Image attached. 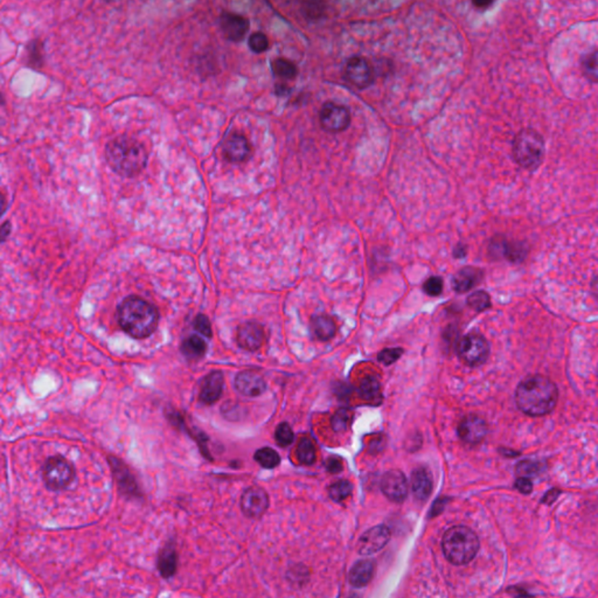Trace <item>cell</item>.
<instances>
[{"label": "cell", "mask_w": 598, "mask_h": 598, "mask_svg": "<svg viewBox=\"0 0 598 598\" xmlns=\"http://www.w3.org/2000/svg\"><path fill=\"white\" fill-rule=\"evenodd\" d=\"M241 511L250 519H258L267 512L269 507V496L260 486H251L241 496Z\"/></svg>", "instance_id": "obj_10"}, {"label": "cell", "mask_w": 598, "mask_h": 598, "mask_svg": "<svg viewBox=\"0 0 598 598\" xmlns=\"http://www.w3.org/2000/svg\"><path fill=\"white\" fill-rule=\"evenodd\" d=\"M118 323L127 335L135 339L149 338L159 324V312L150 301L129 296L118 306Z\"/></svg>", "instance_id": "obj_3"}, {"label": "cell", "mask_w": 598, "mask_h": 598, "mask_svg": "<svg viewBox=\"0 0 598 598\" xmlns=\"http://www.w3.org/2000/svg\"><path fill=\"white\" fill-rule=\"evenodd\" d=\"M592 297L595 298V301L598 303V274L592 280Z\"/></svg>", "instance_id": "obj_45"}, {"label": "cell", "mask_w": 598, "mask_h": 598, "mask_svg": "<svg viewBox=\"0 0 598 598\" xmlns=\"http://www.w3.org/2000/svg\"><path fill=\"white\" fill-rule=\"evenodd\" d=\"M442 548L448 561L456 566H463L471 562L478 553V537L468 527H451L445 532Z\"/></svg>", "instance_id": "obj_4"}, {"label": "cell", "mask_w": 598, "mask_h": 598, "mask_svg": "<svg viewBox=\"0 0 598 598\" xmlns=\"http://www.w3.org/2000/svg\"><path fill=\"white\" fill-rule=\"evenodd\" d=\"M75 477L74 465L63 456H51L42 465V480L46 487L54 492L68 489L75 480Z\"/></svg>", "instance_id": "obj_6"}, {"label": "cell", "mask_w": 598, "mask_h": 598, "mask_svg": "<svg viewBox=\"0 0 598 598\" xmlns=\"http://www.w3.org/2000/svg\"><path fill=\"white\" fill-rule=\"evenodd\" d=\"M468 305L475 311L482 312L491 306V298L485 291H475L468 297Z\"/></svg>", "instance_id": "obj_32"}, {"label": "cell", "mask_w": 598, "mask_h": 598, "mask_svg": "<svg viewBox=\"0 0 598 598\" xmlns=\"http://www.w3.org/2000/svg\"><path fill=\"white\" fill-rule=\"evenodd\" d=\"M459 437L468 444H478L487 435L485 421L475 415H470L461 420L459 425Z\"/></svg>", "instance_id": "obj_18"}, {"label": "cell", "mask_w": 598, "mask_h": 598, "mask_svg": "<svg viewBox=\"0 0 598 598\" xmlns=\"http://www.w3.org/2000/svg\"><path fill=\"white\" fill-rule=\"evenodd\" d=\"M513 154L521 168L530 171L537 170L544 161V138L532 129L520 131L513 142Z\"/></svg>", "instance_id": "obj_5"}, {"label": "cell", "mask_w": 598, "mask_h": 598, "mask_svg": "<svg viewBox=\"0 0 598 598\" xmlns=\"http://www.w3.org/2000/svg\"><path fill=\"white\" fill-rule=\"evenodd\" d=\"M454 255H455L456 258H461V257L464 256L465 255V247L463 246H457L454 250Z\"/></svg>", "instance_id": "obj_47"}, {"label": "cell", "mask_w": 598, "mask_h": 598, "mask_svg": "<svg viewBox=\"0 0 598 598\" xmlns=\"http://www.w3.org/2000/svg\"><path fill=\"white\" fill-rule=\"evenodd\" d=\"M223 152L226 161L239 164L249 158L251 149L249 142L243 135L232 134L225 140Z\"/></svg>", "instance_id": "obj_19"}, {"label": "cell", "mask_w": 598, "mask_h": 598, "mask_svg": "<svg viewBox=\"0 0 598 598\" xmlns=\"http://www.w3.org/2000/svg\"><path fill=\"white\" fill-rule=\"evenodd\" d=\"M390 540V530L386 526L373 527L360 537L358 551L361 555H370L381 551Z\"/></svg>", "instance_id": "obj_17"}, {"label": "cell", "mask_w": 598, "mask_h": 598, "mask_svg": "<svg viewBox=\"0 0 598 598\" xmlns=\"http://www.w3.org/2000/svg\"><path fill=\"white\" fill-rule=\"evenodd\" d=\"M540 470L539 465L535 464L533 461H521L516 466V473L519 477H527V475H533ZM528 478V477H527Z\"/></svg>", "instance_id": "obj_41"}, {"label": "cell", "mask_w": 598, "mask_h": 598, "mask_svg": "<svg viewBox=\"0 0 598 598\" xmlns=\"http://www.w3.org/2000/svg\"><path fill=\"white\" fill-rule=\"evenodd\" d=\"M457 353L461 361L468 366H480L489 358V342L482 335L471 333L459 340Z\"/></svg>", "instance_id": "obj_7"}, {"label": "cell", "mask_w": 598, "mask_h": 598, "mask_svg": "<svg viewBox=\"0 0 598 598\" xmlns=\"http://www.w3.org/2000/svg\"><path fill=\"white\" fill-rule=\"evenodd\" d=\"M319 120L323 129L328 132H342L351 124V113L346 106L328 102L323 106Z\"/></svg>", "instance_id": "obj_9"}, {"label": "cell", "mask_w": 598, "mask_h": 598, "mask_svg": "<svg viewBox=\"0 0 598 598\" xmlns=\"http://www.w3.org/2000/svg\"><path fill=\"white\" fill-rule=\"evenodd\" d=\"M297 459L301 464L311 465L316 461V448L310 438H301L298 443Z\"/></svg>", "instance_id": "obj_30"}, {"label": "cell", "mask_w": 598, "mask_h": 598, "mask_svg": "<svg viewBox=\"0 0 598 598\" xmlns=\"http://www.w3.org/2000/svg\"><path fill=\"white\" fill-rule=\"evenodd\" d=\"M225 388V375L221 370H212L202 379L198 400L202 406H213L221 399Z\"/></svg>", "instance_id": "obj_13"}, {"label": "cell", "mask_w": 598, "mask_h": 598, "mask_svg": "<svg viewBox=\"0 0 598 598\" xmlns=\"http://www.w3.org/2000/svg\"><path fill=\"white\" fill-rule=\"evenodd\" d=\"M482 271L478 268L465 267L456 273L452 278V287L456 292L464 294L471 290L482 280Z\"/></svg>", "instance_id": "obj_21"}, {"label": "cell", "mask_w": 598, "mask_h": 598, "mask_svg": "<svg viewBox=\"0 0 598 598\" xmlns=\"http://www.w3.org/2000/svg\"><path fill=\"white\" fill-rule=\"evenodd\" d=\"M360 394H361V397L365 400H378L380 397L379 381L375 378H373V376H368L360 385Z\"/></svg>", "instance_id": "obj_33"}, {"label": "cell", "mask_w": 598, "mask_h": 598, "mask_svg": "<svg viewBox=\"0 0 598 598\" xmlns=\"http://www.w3.org/2000/svg\"><path fill=\"white\" fill-rule=\"evenodd\" d=\"M411 491L418 502H425L432 492V478L427 468H416L411 475Z\"/></svg>", "instance_id": "obj_22"}, {"label": "cell", "mask_w": 598, "mask_h": 598, "mask_svg": "<svg viewBox=\"0 0 598 598\" xmlns=\"http://www.w3.org/2000/svg\"><path fill=\"white\" fill-rule=\"evenodd\" d=\"M182 356L191 361H197L206 356L207 353V344L205 340L197 335H192L185 339L180 346Z\"/></svg>", "instance_id": "obj_24"}, {"label": "cell", "mask_w": 598, "mask_h": 598, "mask_svg": "<svg viewBox=\"0 0 598 598\" xmlns=\"http://www.w3.org/2000/svg\"><path fill=\"white\" fill-rule=\"evenodd\" d=\"M110 470L113 473V480L116 482L117 489L120 494L129 499H139L142 497L137 479L131 472L130 468L123 461L117 459L116 456H109Z\"/></svg>", "instance_id": "obj_8"}, {"label": "cell", "mask_w": 598, "mask_h": 598, "mask_svg": "<svg viewBox=\"0 0 598 598\" xmlns=\"http://www.w3.org/2000/svg\"><path fill=\"white\" fill-rule=\"evenodd\" d=\"M106 159L115 173L134 178L147 168L149 154L147 147L136 138L118 136L106 144Z\"/></svg>", "instance_id": "obj_2"}, {"label": "cell", "mask_w": 598, "mask_h": 598, "mask_svg": "<svg viewBox=\"0 0 598 598\" xmlns=\"http://www.w3.org/2000/svg\"><path fill=\"white\" fill-rule=\"evenodd\" d=\"M178 552L173 542H168L161 548L157 557V571L165 580L172 578L178 571Z\"/></svg>", "instance_id": "obj_20"}, {"label": "cell", "mask_w": 598, "mask_h": 598, "mask_svg": "<svg viewBox=\"0 0 598 598\" xmlns=\"http://www.w3.org/2000/svg\"><path fill=\"white\" fill-rule=\"evenodd\" d=\"M582 72L585 79L592 83H598V49L589 51L581 62Z\"/></svg>", "instance_id": "obj_27"}, {"label": "cell", "mask_w": 598, "mask_h": 598, "mask_svg": "<svg viewBox=\"0 0 598 598\" xmlns=\"http://www.w3.org/2000/svg\"><path fill=\"white\" fill-rule=\"evenodd\" d=\"M346 77L358 89L368 88L374 82L372 66L363 56H352L346 63Z\"/></svg>", "instance_id": "obj_11"}, {"label": "cell", "mask_w": 598, "mask_h": 598, "mask_svg": "<svg viewBox=\"0 0 598 598\" xmlns=\"http://www.w3.org/2000/svg\"><path fill=\"white\" fill-rule=\"evenodd\" d=\"M193 328H194L195 331L200 333L202 337H206V338H212V324L209 322V319L207 316L202 315V313L197 316L194 318V322H193Z\"/></svg>", "instance_id": "obj_38"}, {"label": "cell", "mask_w": 598, "mask_h": 598, "mask_svg": "<svg viewBox=\"0 0 598 598\" xmlns=\"http://www.w3.org/2000/svg\"><path fill=\"white\" fill-rule=\"evenodd\" d=\"M275 438H276L277 444L282 448L292 444L294 436L290 425L287 423H280L275 431Z\"/></svg>", "instance_id": "obj_36"}, {"label": "cell", "mask_w": 598, "mask_h": 598, "mask_svg": "<svg viewBox=\"0 0 598 598\" xmlns=\"http://www.w3.org/2000/svg\"><path fill=\"white\" fill-rule=\"evenodd\" d=\"M248 46H249L250 51L256 53V54H261V53L268 51L269 39L262 32H255L248 39Z\"/></svg>", "instance_id": "obj_35"}, {"label": "cell", "mask_w": 598, "mask_h": 598, "mask_svg": "<svg viewBox=\"0 0 598 598\" xmlns=\"http://www.w3.org/2000/svg\"><path fill=\"white\" fill-rule=\"evenodd\" d=\"M402 353H404V349H383L382 352L379 353L378 359H379L380 363H382L383 365L390 366V365H392V363H394L395 361L400 359V356H402Z\"/></svg>", "instance_id": "obj_40"}, {"label": "cell", "mask_w": 598, "mask_h": 598, "mask_svg": "<svg viewBox=\"0 0 598 598\" xmlns=\"http://www.w3.org/2000/svg\"><path fill=\"white\" fill-rule=\"evenodd\" d=\"M104 1H106V3H109V1H113V0H104Z\"/></svg>", "instance_id": "obj_48"}, {"label": "cell", "mask_w": 598, "mask_h": 598, "mask_svg": "<svg viewBox=\"0 0 598 598\" xmlns=\"http://www.w3.org/2000/svg\"><path fill=\"white\" fill-rule=\"evenodd\" d=\"M311 331L318 340L328 342L335 337L337 332L335 319L326 315L315 316L311 319Z\"/></svg>", "instance_id": "obj_23"}, {"label": "cell", "mask_w": 598, "mask_h": 598, "mask_svg": "<svg viewBox=\"0 0 598 598\" xmlns=\"http://www.w3.org/2000/svg\"><path fill=\"white\" fill-rule=\"evenodd\" d=\"M423 290L430 297L440 296L442 294V291H443V280H442L441 277L436 276L428 278L425 280V283L423 284Z\"/></svg>", "instance_id": "obj_39"}, {"label": "cell", "mask_w": 598, "mask_h": 598, "mask_svg": "<svg viewBox=\"0 0 598 598\" xmlns=\"http://www.w3.org/2000/svg\"><path fill=\"white\" fill-rule=\"evenodd\" d=\"M353 486L349 480H339L330 486V498L335 503H342L352 494Z\"/></svg>", "instance_id": "obj_31"}, {"label": "cell", "mask_w": 598, "mask_h": 598, "mask_svg": "<svg viewBox=\"0 0 598 598\" xmlns=\"http://www.w3.org/2000/svg\"><path fill=\"white\" fill-rule=\"evenodd\" d=\"M11 232V223H5L1 227V239L5 241L6 239L7 236L10 235Z\"/></svg>", "instance_id": "obj_46"}, {"label": "cell", "mask_w": 598, "mask_h": 598, "mask_svg": "<svg viewBox=\"0 0 598 598\" xmlns=\"http://www.w3.org/2000/svg\"><path fill=\"white\" fill-rule=\"evenodd\" d=\"M516 489L523 494H530L533 491V484L527 477H519L516 479Z\"/></svg>", "instance_id": "obj_42"}, {"label": "cell", "mask_w": 598, "mask_h": 598, "mask_svg": "<svg viewBox=\"0 0 598 598\" xmlns=\"http://www.w3.org/2000/svg\"><path fill=\"white\" fill-rule=\"evenodd\" d=\"M493 3H494V0H472L473 6L482 11L490 8V7L492 6Z\"/></svg>", "instance_id": "obj_44"}, {"label": "cell", "mask_w": 598, "mask_h": 598, "mask_svg": "<svg viewBox=\"0 0 598 598\" xmlns=\"http://www.w3.org/2000/svg\"><path fill=\"white\" fill-rule=\"evenodd\" d=\"M27 65L33 68H42L44 66V45L39 39H35L26 47Z\"/></svg>", "instance_id": "obj_28"}, {"label": "cell", "mask_w": 598, "mask_h": 598, "mask_svg": "<svg viewBox=\"0 0 598 598\" xmlns=\"http://www.w3.org/2000/svg\"><path fill=\"white\" fill-rule=\"evenodd\" d=\"M254 459L264 468H274L280 463L278 452L271 448H261L255 452Z\"/></svg>", "instance_id": "obj_29"}, {"label": "cell", "mask_w": 598, "mask_h": 598, "mask_svg": "<svg viewBox=\"0 0 598 598\" xmlns=\"http://www.w3.org/2000/svg\"><path fill=\"white\" fill-rule=\"evenodd\" d=\"M234 387L244 397H257L267 390V382L263 376L254 370H242L235 376Z\"/></svg>", "instance_id": "obj_16"}, {"label": "cell", "mask_w": 598, "mask_h": 598, "mask_svg": "<svg viewBox=\"0 0 598 598\" xmlns=\"http://www.w3.org/2000/svg\"><path fill=\"white\" fill-rule=\"evenodd\" d=\"M271 69H273L275 75L284 80L294 79L298 74L297 66L284 58H277L273 60Z\"/></svg>", "instance_id": "obj_26"}, {"label": "cell", "mask_w": 598, "mask_h": 598, "mask_svg": "<svg viewBox=\"0 0 598 598\" xmlns=\"http://www.w3.org/2000/svg\"><path fill=\"white\" fill-rule=\"evenodd\" d=\"M375 564L372 561H359L353 566L349 573V582L354 587H365L368 585L374 575Z\"/></svg>", "instance_id": "obj_25"}, {"label": "cell", "mask_w": 598, "mask_h": 598, "mask_svg": "<svg viewBox=\"0 0 598 598\" xmlns=\"http://www.w3.org/2000/svg\"><path fill=\"white\" fill-rule=\"evenodd\" d=\"M351 421H352V411L349 409H342L337 411L332 418V427L335 431H344L349 428Z\"/></svg>", "instance_id": "obj_37"}, {"label": "cell", "mask_w": 598, "mask_h": 598, "mask_svg": "<svg viewBox=\"0 0 598 598\" xmlns=\"http://www.w3.org/2000/svg\"><path fill=\"white\" fill-rule=\"evenodd\" d=\"M249 20L239 14L223 11L220 15V28L223 37L232 42H242L249 31Z\"/></svg>", "instance_id": "obj_15"}, {"label": "cell", "mask_w": 598, "mask_h": 598, "mask_svg": "<svg viewBox=\"0 0 598 598\" xmlns=\"http://www.w3.org/2000/svg\"><path fill=\"white\" fill-rule=\"evenodd\" d=\"M326 468H328V471L332 472V473H337V472L342 470V461L337 459H331L328 461Z\"/></svg>", "instance_id": "obj_43"}, {"label": "cell", "mask_w": 598, "mask_h": 598, "mask_svg": "<svg viewBox=\"0 0 598 598\" xmlns=\"http://www.w3.org/2000/svg\"><path fill=\"white\" fill-rule=\"evenodd\" d=\"M380 486L383 494L393 503H402L407 498V479L399 470L386 472L381 478Z\"/></svg>", "instance_id": "obj_14"}, {"label": "cell", "mask_w": 598, "mask_h": 598, "mask_svg": "<svg viewBox=\"0 0 598 598\" xmlns=\"http://www.w3.org/2000/svg\"><path fill=\"white\" fill-rule=\"evenodd\" d=\"M557 400L556 385L544 375L527 376L516 387V406L528 416L541 417L549 414L556 406Z\"/></svg>", "instance_id": "obj_1"}, {"label": "cell", "mask_w": 598, "mask_h": 598, "mask_svg": "<svg viewBox=\"0 0 598 598\" xmlns=\"http://www.w3.org/2000/svg\"><path fill=\"white\" fill-rule=\"evenodd\" d=\"M527 247L521 242H506L504 256L511 262H521L527 255Z\"/></svg>", "instance_id": "obj_34"}, {"label": "cell", "mask_w": 598, "mask_h": 598, "mask_svg": "<svg viewBox=\"0 0 598 598\" xmlns=\"http://www.w3.org/2000/svg\"><path fill=\"white\" fill-rule=\"evenodd\" d=\"M266 340L262 325L256 322L242 323L236 331V342L239 349L248 352H256L263 346Z\"/></svg>", "instance_id": "obj_12"}]
</instances>
